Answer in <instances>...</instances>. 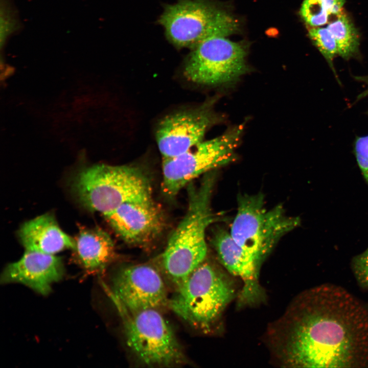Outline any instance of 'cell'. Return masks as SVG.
<instances>
[{
	"instance_id": "obj_17",
	"label": "cell",
	"mask_w": 368,
	"mask_h": 368,
	"mask_svg": "<svg viewBox=\"0 0 368 368\" xmlns=\"http://www.w3.org/2000/svg\"><path fill=\"white\" fill-rule=\"evenodd\" d=\"M333 35L338 48V56L348 60L359 52V37L350 18L341 12L326 26Z\"/></svg>"
},
{
	"instance_id": "obj_1",
	"label": "cell",
	"mask_w": 368,
	"mask_h": 368,
	"mask_svg": "<svg viewBox=\"0 0 368 368\" xmlns=\"http://www.w3.org/2000/svg\"><path fill=\"white\" fill-rule=\"evenodd\" d=\"M275 332V351L285 366L368 368V306L340 286L303 291Z\"/></svg>"
},
{
	"instance_id": "obj_7",
	"label": "cell",
	"mask_w": 368,
	"mask_h": 368,
	"mask_svg": "<svg viewBox=\"0 0 368 368\" xmlns=\"http://www.w3.org/2000/svg\"><path fill=\"white\" fill-rule=\"evenodd\" d=\"M159 22L173 45L190 49L209 38L231 35L239 28L230 13L208 0H177L168 4Z\"/></svg>"
},
{
	"instance_id": "obj_4",
	"label": "cell",
	"mask_w": 368,
	"mask_h": 368,
	"mask_svg": "<svg viewBox=\"0 0 368 368\" xmlns=\"http://www.w3.org/2000/svg\"><path fill=\"white\" fill-rule=\"evenodd\" d=\"M73 189L82 204L103 215L126 203L153 201L148 177L131 165L98 164L85 168L76 176Z\"/></svg>"
},
{
	"instance_id": "obj_18",
	"label": "cell",
	"mask_w": 368,
	"mask_h": 368,
	"mask_svg": "<svg viewBox=\"0 0 368 368\" xmlns=\"http://www.w3.org/2000/svg\"><path fill=\"white\" fill-rule=\"evenodd\" d=\"M300 13L307 25L316 28L328 24L330 16L338 11L335 0H304Z\"/></svg>"
},
{
	"instance_id": "obj_12",
	"label": "cell",
	"mask_w": 368,
	"mask_h": 368,
	"mask_svg": "<svg viewBox=\"0 0 368 368\" xmlns=\"http://www.w3.org/2000/svg\"><path fill=\"white\" fill-rule=\"evenodd\" d=\"M211 243L221 264L242 282L238 306L254 305L260 301L263 296L259 280L261 267L236 242L230 232L222 227L214 229Z\"/></svg>"
},
{
	"instance_id": "obj_6",
	"label": "cell",
	"mask_w": 368,
	"mask_h": 368,
	"mask_svg": "<svg viewBox=\"0 0 368 368\" xmlns=\"http://www.w3.org/2000/svg\"><path fill=\"white\" fill-rule=\"evenodd\" d=\"M123 320L127 346L143 364L172 366L187 361L175 334L160 310H129L113 301Z\"/></svg>"
},
{
	"instance_id": "obj_19",
	"label": "cell",
	"mask_w": 368,
	"mask_h": 368,
	"mask_svg": "<svg viewBox=\"0 0 368 368\" xmlns=\"http://www.w3.org/2000/svg\"><path fill=\"white\" fill-rule=\"evenodd\" d=\"M308 35L331 68L337 81L340 83L334 66V58L338 56L336 40L327 27L311 28Z\"/></svg>"
},
{
	"instance_id": "obj_13",
	"label": "cell",
	"mask_w": 368,
	"mask_h": 368,
	"mask_svg": "<svg viewBox=\"0 0 368 368\" xmlns=\"http://www.w3.org/2000/svg\"><path fill=\"white\" fill-rule=\"evenodd\" d=\"M104 216L124 241L134 245L151 243L165 225L163 214L153 201L126 203Z\"/></svg>"
},
{
	"instance_id": "obj_3",
	"label": "cell",
	"mask_w": 368,
	"mask_h": 368,
	"mask_svg": "<svg viewBox=\"0 0 368 368\" xmlns=\"http://www.w3.org/2000/svg\"><path fill=\"white\" fill-rule=\"evenodd\" d=\"M235 295L229 276L205 260L176 287L168 307L192 327L208 332Z\"/></svg>"
},
{
	"instance_id": "obj_21",
	"label": "cell",
	"mask_w": 368,
	"mask_h": 368,
	"mask_svg": "<svg viewBox=\"0 0 368 368\" xmlns=\"http://www.w3.org/2000/svg\"><path fill=\"white\" fill-rule=\"evenodd\" d=\"M354 152L358 165L368 183V135L357 137Z\"/></svg>"
},
{
	"instance_id": "obj_5",
	"label": "cell",
	"mask_w": 368,
	"mask_h": 368,
	"mask_svg": "<svg viewBox=\"0 0 368 368\" xmlns=\"http://www.w3.org/2000/svg\"><path fill=\"white\" fill-rule=\"evenodd\" d=\"M261 193L238 196L230 233L260 266L287 233L298 226V217L288 215L282 204L268 209Z\"/></svg>"
},
{
	"instance_id": "obj_14",
	"label": "cell",
	"mask_w": 368,
	"mask_h": 368,
	"mask_svg": "<svg viewBox=\"0 0 368 368\" xmlns=\"http://www.w3.org/2000/svg\"><path fill=\"white\" fill-rule=\"evenodd\" d=\"M64 274L61 259L53 255L26 250L17 261L9 264L1 277L4 284L18 283L37 292L47 295L51 285Z\"/></svg>"
},
{
	"instance_id": "obj_8",
	"label": "cell",
	"mask_w": 368,
	"mask_h": 368,
	"mask_svg": "<svg viewBox=\"0 0 368 368\" xmlns=\"http://www.w3.org/2000/svg\"><path fill=\"white\" fill-rule=\"evenodd\" d=\"M243 128L242 125L233 127L221 135L203 141L182 154L163 159V193L172 198L199 176L234 161Z\"/></svg>"
},
{
	"instance_id": "obj_2",
	"label": "cell",
	"mask_w": 368,
	"mask_h": 368,
	"mask_svg": "<svg viewBox=\"0 0 368 368\" xmlns=\"http://www.w3.org/2000/svg\"><path fill=\"white\" fill-rule=\"evenodd\" d=\"M213 171L206 173L198 187L190 185L187 212L170 237L160 257L164 275L179 285L206 259V231L215 220L211 200L215 181Z\"/></svg>"
},
{
	"instance_id": "obj_9",
	"label": "cell",
	"mask_w": 368,
	"mask_h": 368,
	"mask_svg": "<svg viewBox=\"0 0 368 368\" xmlns=\"http://www.w3.org/2000/svg\"><path fill=\"white\" fill-rule=\"evenodd\" d=\"M191 50L184 64L183 74L192 82L206 85L228 84L248 70L245 45L225 36L209 38Z\"/></svg>"
},
{
	"instance_id": "obj_20",
	"label": "cell",
	"mask_w": 368,
	"mask_h": 368,
	"mask_svg": "<svg viewBox=\"0 0 368 368\" xmlns=\"http://www.w3.org/2000/svg\"><path fill=\"white\" fill-rule=\"evenodd\" d=\"M351 266L359 285L368 290V248L353 258Z\"/></svg>"
},
{
	"instance_id": "obj_10",
	"label": "cell",
	"mask_w": 368,
	"mask_h": 368,
	"mask_svg": "<svg viewBox=\"0 0 368 368\" xmlns=\"http://www.w3.org/2000/svg\"><path fill=\"white\" fill-rule=\"evenodd\" d=\"M111 297L126 309L136 311L168 307L170 298L159 271L147 264L120 269L112 279Z\"/></svg>"
},
{
	"instance_id": "obj_15",
	"label": "cell",
	"mask_w": 368,
	"mask_h": 368,
	"mask_svg": "<svg viewBox=\"0 0 368 368\" xmlns=\"http://www.w3.org/2000/svg\"><path fill=\"white\" fill-rule=\"evenodd\" d=\"M26 250L55 255L64 249H74L75 239L64 232L50 214L37 217L25 222L19 233Z\"/></svg>"
},
{
	"instance_id": "obj_11",
	"label": "cell",
	"mask_w": 368,
	"mask_h": 368,
	"mask_svg": "<svg viewBox=\"0 0 368 368\" xmlns=\"http://www.w3.org/2000/svg\"><path fill=\"white\" fill-rule=\"evenodd\" d=\"M217 120L209 102L196 109L175 112L164 117L155 133L163 159L182 154L201 143L207 130Z\"/></svg>"
},
{
	"instance_id": "obj_22",
	"label": "cell",
	"mask_w": 368,
	"mask_h": 368,
	"mask_svg": "<svg viewBox=\"0 0 368 368\" xmlns=\"http://www.w3.org/2000/svg\"><path fill=\"white\" fill-rule=\"evenodd\" d=\"M357 80L360 82H364L366 84L367 88L364 92L359 96V98H361L365 96H368V76L364 77H355Z\"/></svg>"
},
{
	"instance_id": "obj_16",
	"label": "cell",
	"mask_w": 368,
	"mask_h": 368,
	"mask_svg": "<svg viewBox=\"0 0 368 368\" xmlns=\"http://www.w3.org/2000/svg\"><path fill=\"white\" fill-rule=\"evenodd\" d=\"M75 240V259L87 273L102 272L115 258L113 242L101 228H83Z\"/></svg>"
}]
</instances>
